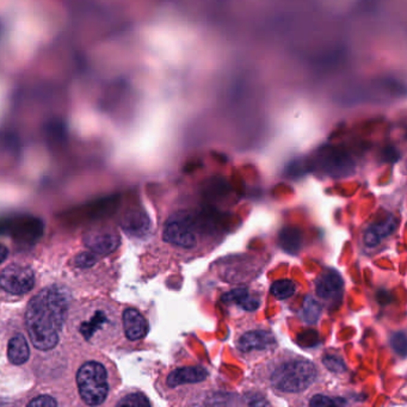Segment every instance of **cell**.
<instances>
[{
	"label": "cell",
	"mask_w": 407,
	"mask_h": 407,
	"mask_svg": "<svg viewBox=\"0 0 407 407\" xmlns=\"http://www.w3.org/2000/svg\"><path fill=\"white\" fill-rule=\"evenodd\" d=\"M225 238L213 217L199 204L183 202L165 217L160 239L176 262L208 256Z\"/></svg>",
	"instance_id": "cell-1"
},
{
	"label": "cell",
	"mask_w": 407,
	"mask_h": 407,
	"mask_svg": "<svg viewBox=\"0 0 407 407\" xmlns=\"http://www.w3.org/2000/svg\"><path fill=\"white\" fill-rule=\"evenodd\" d=\"M252 380L290 405H302L324 380L322 369L309 358L282 350L256 363Z\"/></svg>",
	"instance_id": "cell-2"
},
{
	"label": "cell",
	"mask_w": 407,
	"mask_h": 407,
	"mask_svg": "<svg viewBox=\"0 0 407 407\" xmlns=\"http://www.w3.org/2000/svg\"><path fill=\"white\" fill-rule=\"evenodd\" d=\"M68 306V292L59 285L45 287L30 300L25 325L35 348L47 351L56 346L67 318Z\"/></svg>",
	"instance_id": "cell-3"
},
{
	"label": "cell",
	"mask_w": 407,
	"mask_h": 407,
	"mask_svg": "<svg viewBox=\"0 0 407 407\" xmlns=\"http://www.w3.org/2000/svg\"><path fill=\"white\" fill-rule=\"evenodd\" d=\"M212 377L202 364H183L171 368L163 379V392L171 405H210Z\"/></svg>",
	"instance_id": "cell-4"
},
{
	"label": "cell",
	"mask_w": 407,
	"mask_h": 407,
	"mask_svg": "<svg viewBox=\"0 0 407 407\" xmlns=\"http://www.w3.org/2000/svg\"><path fill=\"white\" fill-rule=\"evenodd\" d=\"M233 348L240 361L254 364L276 353L280 344L270 327L261 322H244L236 326Z\"/></svg>",
	"instance_id": "cell-5"
},
{
	"label": "cell",
	"mask_w": 407,
	"mask_h": 407,
	"mask_svg": "<svg viewBox=\"0 0 407 407\" xmlns=\"http://www.w3.org/2000/svg\"><path fill=\"white\" fill-rule=\"evenodd\" d=\"M79 336L87 343L100 344L118 335L120 329L118 314L103 306H92L80 313L76 320Z\"/></svg>",
	"instance_id": "cell-6"
},
{
	"label": "cell",
	"mask_w": 407,
	"mask_h": 407,
	"mask_svg": "<svg viewBox=\"0 0 407 407\" xmlns=\"http://www.w3.org/2000/svg\"><path fill=\"white\" fill-rule=\"evenodd\" d=\"M77 385L80 398L86 405H102L109 394L108 373L105 366L97 361L84 363L78 371Z\"/></svg>",
	"instance_id": "cell-7"
},
{
	"label": "cell",
	"mask_w": 407,
	"mask_h": 407,
	"mask_svg": "<svg viewBox=\"0 0 407 407\" xmlns=\"http://www.w3.org/2000/svg\"><path fill=\"white\" fill-rule=\"evenodd\" d=\"M35 285V275L30 267L23 264H11L0 272V287L6 293L28 294Z\"/></svg>",
	"instance_id": "cell-8"
},
{
	"label": "cell",
	"mask_w": 407,
	"mask_h": 407,
	"mask_svg": "<svg viewBox=\"0 0 407 407\" xmlns=\"http://www.w3.org/2000/svg\"><path fill=\"white\" fill-rule=\"evenodd\" d=\"M343 292V278L333 269L324 270L314 280V293L322 302H337Z\"/></svg>",
	"instance_id": "cell-9"
},
{
	"label": "cell",
	"mask_w": 407,
	"mask_h": 407,
	"mask_svg": "<svg viewBox=\"0 0 407 407\" xmlns=\"http://www.w3.org/2000/svg\"><path fill=\"white\" fill-rule=\"evenodd\" d=\"M84 241L91 254L105 256L118 249L121 238L113 228H95L86 234Z\"/></svg>",
	"instance_id": "cell-10"
},
{
	"label": "cell",
	"mask_w": 407,
	"mask_h": 407,
	"mask_svg": "<svg viewBox=\"0 0 407 407\" xmlns=\"http://www.w3.org/2000/svg\"><path fill=\"white\" fill-rule=\"evenodd\" d=\"M221 302L244 312H256L262 306V295L250 288H236L222 295Z\"/></svg>",
	"instance_id": "cell-11"
},
{
	"label": "cell",
	"mask_w": 407,
	"mask_h": 407,
	"mask_svg": "<svg viewBox=\"0 0 407 407\" xmlns=\"http://www.w3.org/2000/svg\"><path fill=\"white\" fill-rule=\"evenodd\" d=\"M122 326L126 338L131 342H139L145 338L150 325L145 316L136 308L128 307L122 313Z\"/></svg>",
	"instance_id": "cell-12"
},
{
	"label": "cell",
	"mask_w": 407,
	"mask_h": 407,
	"mask_svg": "<svg viewBox=\"0 0 407 407\" xmlns=\"http://www.w3.org/2000/svg\"><path fill=\"white\" fill-rule=\"evenodd\" d=\"M397 220L393 215H389L384 221L376 222L371 226L366 227V231L362 233L363 246L366 249H376L379 245L392 236L397 230Z\"/></svg>",
	"instance_id": "cell-13"
},
{
	"label": "cell",
	"mask_w": 407,
	"mask_h": 407,
	"mask_svg": "<svg viewBox=\"0 0 407 407\" xmlns=\"http://www.w3.org/2000/svg\"><path fill=\"white\" fill-rule=\"evenodd\" d=\"M302 405L308 406H346L350 405L348 399L338 394L327 393L322 390H313L312 393L305 399Z\"/></svg>",
	"instance_id": "cell-14"
},
{
	"label": "cell",
	"mask_w": 407,
	"mask_h": 407,
	"mask_svg": "<svg viewBox=\"0 0 407 407\" xmlns=\"http://www.w3.org/2000/svg\"><path fill=\"white\" fill-rule=\"evenodd\" d=\"M8 358H9L10 362L14 366H21L29 360L30 349H29V344L23 336H14L10 340L9 346H8Z\"/></svg>",
	"instance_id": "cell-15"
},
{
	"label": "cell",
	"mask_w": 407,
	"mask_h": 407,
	"mask_svg": "<svg viewBox=\"0 0 407 407\" xmlns=\"http://www.w3.org/2000/svg\"><path fill=\"white\" fill-rule=\"evenodd\" d=\"M151 222L145 213L141 212H131L124 217L123 227L131 234L140 236L150 228Z\"/></svg>",
	"instance_id": "cell-16"
},
{
	"label": "cell",
	"mask_w": 407,
	"mask_h": 407,
	"mask_svg": "<svg viewBox=\"0 0 407 407\" xmlns=\"http://www.w3.org/2000/svg\"><path fill=\"white\" fill-rule=\"evenodd\" d=\"M298 289H299V285L292 280H275L270 285V293L272 296L280 301L290 299L293 295L296 294Z\"/></svg>",
	"instance_id": "cell-17"
},
{
	"label": "cell",
	"mask_w": 407,
	"mask_h": 407,
	"mask_svg": "<svg viewBox=\"0 0 407 407\" xmlns=\"http://www.w3.org/2000/svg\"><path fill=\"white\" fill-rule=\"evenodd\" d=\"M118 406H151L148 398L145 394L140 392H134V393L128 394L124 398L121 399L118 403Z\"/></svg>",
	"instance_id": "cell-18"
},
{
	"label": "cell",
	"mask_w": 407,
	"mask_h": 407,
	"mask_svg": "<svg viewBox=\"0 0 407 407\" xmlns=\"http://www.w3.org/2000/svg\"><path fill=\"white\" fill-rule=\"evenodd\" d=\"M29 406H56L58 402L50 395H40L35 399H32L30 403L28 404Z\"/></svg>",
	"instance_id": "cell-19"
},
{
	"label": "cell",
	"mask_w": 407,
	"mask_h": 407,
	"mask_svg": "<svg viewBox=\"0 0 407 407\" xmlns=\"http://www.w3.org/2000/svg\"><path fill=\"white\" fill-rule=\"evenodd\" d=\"M322 362H324L325 366H327L330 371L332 369V371H337V373L343 371L342 368H340L338 366H336V363H343V361L340 360V356H336V355H333V353H330V355H327V356H324Z\"/></svg>",
	"instance_id": "cell-20"
},
{
	"label": "cell",
	"mask_w": 407,
	"mask_h": 407,
	"mask_svg": "<svg viewBox=\"0 0 407 407\" xmlns=\"http://www.w3.org/2000/svg\"><path fill=\"white\" fill-rule=\"evenodd\" d=\"M96 262V256L94 254H82L78 257V264L80 267H90Z\"/></svg>",
	"instance_id": "cell-21"
},
{
	"label": "cell",
	"mask_w": 407,
	"mask_h": 407,
	"mask_svg": "<svg viewBox=\"0 0 407 407\" xmlns=\"http://www.w3.org/2000/svg\"><path fill=\"white\" fill-rule=\"evenodd\" d=\"M8 256H9V249L5 245L0 244V264L5 262Z\"/></svg>",
	"instance_id": "cell-22"
}]
</instances>
